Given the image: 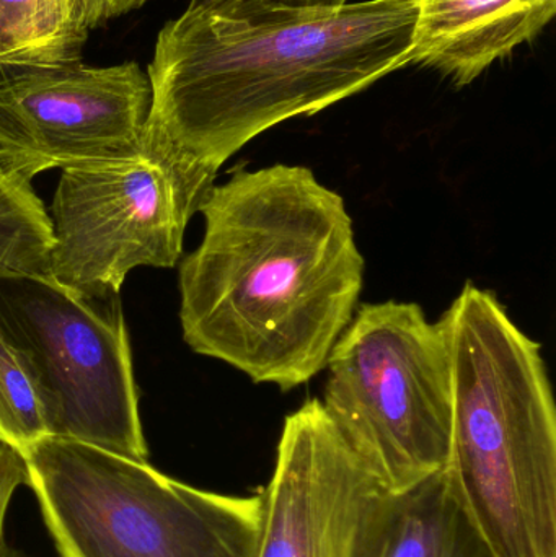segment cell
<instances>
[{
	"label": "cell",
	"instance_id": "cell-9",
	"mask_svg": "<svg viewBox=\"0 0 556 557\" xmlns=\"http://www.w3.org/2000/svg\"><path fill=\"white\" fill-rule=\"evenodd\" d=\"M381 486L319 398L287 416L267 487L257 557H349L366 499Z\"/></svg>",
	"mask_w": 556,
	"mask_h": 557
},
{
	"label": "cell",
	"instance_id": "cell-8",
	"mask_svg": "<svg viewBox=\"0 0 556 557\" xmlns=\"http://www.w3.org/2000/svg\"><path fill=\"white\" fill-rule=\"evenodd\" d=\"M152 88L136 62L0 65V149L35 178L144 156Z\"/></svg>",
	"mask_w": 556,
	"mask_h": 557
},
{
	"label": "cell",
	"instance_id": "cell-3",
	"mask_svg": "<svg viewBox=\"0 0 556 557\" xmlns=\"http://www.w3.org/2000/svg\"><path fill=\"white\" fill-rule=\"evenodd\" d=\"M437 324L450 362V486L493 556L556 557V405L541 344L473 282Z\"/></svg>",
	"mask_w": 556,
	"mask_h": 557
},
{
	"label": "cell",
	"instance_id": "cell-7",
	"mask_svg": "<svg viewBox=\"0 0 556 557\" xmlns=\"http://www.w3.org/2000/svg\"><path fill=\"white\" fill-rule=\"evenodd\" d=\"M215 176L156 153L62 170L49 274L85 297L113 298L136 268L176 267Z\"/></svg>",
	"mask_w": 556,
	"mask_h": 557
},
{
	"label": "cell",
	"instance_id": "cell-14",
	"mask_svg": "<svg viewBox=\"0 0 556 557\" xmlns=\"http://www.w3.org/2000/svg\"><path fill=\"white\" fill-rule=\"evenodd\" d=\"M0 437L23 450L46 437L45 419L32 376L0 334Z\"/></svg>",
	"mask_w": 556,
	"mask_h": 557
},
{
	"label": "cell",
	"instance_id": "cell-2",
	"mask_svg": "<svg viewBox=\"0 0 556 557\" xmlns=\"http://www.w3.org/2000/svg\"><path fill=\"white\" fill-rule=\"evenodd\" d=\"M415 0L189 3L157 38L144 153L219 172L264 131L410 64Z\"/></svg>",
	"mask_w": 556,
	"mask_h": 557
},
{
	"label": "cell",
	"instance_id": "cell-5",
	"mask_svg": "<svg viewBox=\"0 0 556 557\" xmlns=\"http://www.w3.org/2000/svg\"><path fill=\"white\" fill-rule=\"evenodd\" d=\"M323 408L384 490L444 470L453 389L446 339L413 301L365 304L326 360Z\"/></svg>",
	"mask_w": 556,
	"mask_h": 557
},
{
	"label": "cell",
	"instance_id": "cell-16",
	"mask_svg": "<svg viewBox=\"0 0 556 557\" xmlns=\"http://www.w3.org/2000/svg\"><path fill=\"white\" fill-rule=\"evenodd\" d=\"M214 2V0H191L196 3ZM232 2L257 3V5L284 7V9H319V7H339L348 0H232Z\"/></svg>",
	"mask_w": 556,
	"mask_h": 557
},
{
	"label": "cell",
	"instance_id": "cell-15",
	"mask_svg": "<svg viewBox=\"0 0 556 557\" xmlns=\"http://www.w3.org/2000/svg\"><path fill=\"white\" fill-rule=\"evenodd\" d=\"M28 484V467L22 450L0 437V557H5V519L10 500L20 486Z\"/></svg>",
	"mask_w": 556,
	"mask_h": 557
},
{
	"label": "cell",
	"instance_id": "cell-1",
	"mask_svg": "<svg viewBox=\"0 0 556 557\" xmlns=\"http://www.w3.org/2000/svg\"><path fill=\"white\" fill-rule=\"evenodd\" d=\"M199 212L205 237L180 267L186 344L281 392L310 382L365 287L345 199L307 166L277 163L238 170Z\"/></svg>",
	"mask_w": 556,
	"mask_h": 557
},
{
	"label": "cell",
	"instance_id": "cell-10",
	"mask_svg": "<svg viewBox=\"0 0 556 557\" xmlns=\"http://www.w3.org/2000/svg\"><path fill=\"white\" fill-rule=\"evenodd\" d=\"M410 64L434 69L457 87L472 84L493 62L538 38L556 0H415Z\"/></svg>",
	"mask_w": 556,
	"mask_h": 557
},
{
	"label": "cell",
	"instance_id": "cell-11",
	"mask_svg": "<svg viewBox=\"0 0 556 557\" xmlns=\"http://www.w3.org/2000/svg\"><path fill=\"white\" fill-rule=\"evenodd\" d=\"M349 557H495L446 471L401 490L375 487L356 523Z\"/></svg>",
	"mask_w": 556,
	"mask_h": 557
},
{
	"label": "cell",
	"instance_id": "cell-13",
	"mask_svg": "<svg viewBox=\"0 0 556 557\" xmlns=\"http://www.w3.org/2000/svg\"><path fill=\"white\" fill-rule=\"evenodd\" d=\"M22 160L0 149V277L51 276L52 224Z\"/></svg>",
	"mask_w": 556,
	"mask_h": 557
},
{
	"label": "cell",
	"instance_id": "cell-17",
	"mask_svg": "<svg viewBox=\"0 0 556 557\" xmlns=\"http://www.w3.org/2000/svg\"><path fill=\"white\" fill-rule=\"evenodd\" d=\"M146 2H149V0H107L104 18L133 12V10L139 9V7H143Z\"/></svg>",
	"mask_w": 556,
	"mask_h": 557
},
{
	"label": "cell",
	"instance_id": "cell-4",
	"mask_svg": "<svg viewBox=\"0 0 556 557\" xmlns=\"http://www.w3.org/2000/svg\"><path fill=\"white\" fill-rule=\"evenodd\" d=\"M22 454L61 557L258 556L261 490L208 493L71 438L46 435Z\"/></svg>",
	"mask_w": 556,
	"mask_h": 557
},
{
	"label": "cell",
	"instance_id": "cell-18",
	"mask_svg": "<svg viewBox=\"0 0 556 557\" xmlns=\"http://www.w3.org/2000/svg\"><path fill=\"white\" fill-rule=\"evenodd\" d=\"M87 13L88 25L90 28L97 26L101 20H104V10H107V0H82Z\"/></svg>",
	"mask_w": 556,
	"mask_h": 557
},
{
	"label": "cell",
	"instance_id": "cell-12",
	"mask_svg": "<svg viewBox=\"0 0 556 557\" xmlns=\"http://www.w3.org/2000/svg\"><path fill=\"white\" fill-rule=\"evenodd\" d=\"M90 29L82 0H0V65L78 64Z\"/></svg>",
	"mask_w": 556,
	"mask_h": 557
},
{
	"label": "cell",
	"instance_id": "cell-6",
	"mask_svg": "<svg viewBox=\"0 0 556 557\" xmlns=\"http://www.w3.org/2000/svg\"><path fill=\"white\" fill-rule=\"evenodd\" d=\"M0 334L32 376L46 435L147 461L120 298L51 276L0 277Z\"/></svg>",
	"mask_w": 556,
	"mask_h": 557
}]
</instances>
